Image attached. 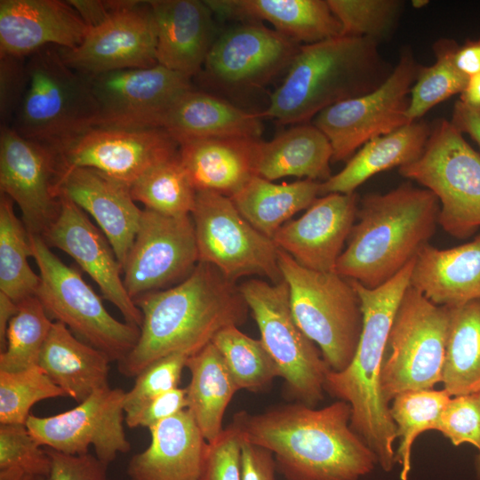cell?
<instances>
[{"instance_id": "cell-1", "label": "cell", "mask_w": 480, "mask_h": 480, "mask_svg": "<svg viewBox=\"0 0 480 480\" xmlns=\"http://www.w3.org/2000/svg\"><path fill=\"white\" fill-rule=\"evenodd\" d=\"M350 420V405L338 400L320 409L299 402L241 411L230 425L243 441L272 452L284 480H359L378 460Z\"/></svg>"}, {"instance_id": "cell-2", "label": "cell", "mask_w": 480, "mask_h": 480, "mask_svg": "<svg viewBox=\"0 0 480 480\" xmlns=\"http://www.w3.org/2000/svg\"><path fill=\"white\" fill-rule=\"evenodd\" d=\"M133 301L142 314L139 339L117 363L119 372L129 378L167 355H194L220 330L243 324L249 311L239 285L202 261L180 283Z\"/></svg>"}, {"instance_id": "cell-3", "label": "cell", "mask_w": 480, "mask_h": 480, "mask_svg": "<svg viewBox=\"0 0 480 480\" xmlns=\"http://www.w3.org/2000/svg\"><path fill=\"white\" fill-rule=\"evenodd\" d=\"M414 260L374 289L351 280L361 303L362 332L349 364L340 372L329 370L324 382V391L350 405L352 429L373 452L378 465L386 472L396 464V429L382 395L380 373L388 334L410 285Z\"/></svg>"}, {"instance_id": "cell-4", "label": "cell", "mask_w": 480, "mask_h": 480, "mask_svg": "<svg viewBox=\"0 0 480 480\" xmlns=\"http://www.w3.org/2000/svg\"><path fill=\"white\" fill-rule=\"evenodd\" d=\"M439 209L430 190L411 183L365 195L334 272L369 289L387 283L428 244Z\"/></svg>"}, {"instance_id": "cell-5", "label": "cell", "mask_w": 480, "mask_h": 480, "mask_svg": "<svg viewBox=\"0 0 480 480\" xmlns=\"http://www.w3.org/2000/svg\"><path fill=\"white\" fill-rule=\"evenodd\" d=\"M379 43L340 36L300 45L261 113L280 124H305L324 109L379 88L393 68Z\"/></svg>"}, {"instance_id": "cell-6", "label": "cell", "mask_w": 480, "mask_h": 480, "mask_svg": "<svg viewBox=\"0 0 480 480\" xmlns=\"http://www.w3.org/2000/svg\"><path fill=\"white\" fill-rule=\"evenodd\" d=\"M28 86L11 127L55 151L97 126L98 108L87 76L69 68L59 47L49 45L27 59Z\"/></svg>"}, {"instance_id": "cell-7", "label": "cell", "mask_w": 480, "mask_h": 480, "mask_svg": "<svg viewBox=\"0 0 480 480\" xmlns=\"http://www.w3.org/2000/svg\"><path fill=\"white\" fill-rule=\"evenodd\" d=\"M278 264L297 324L319 348L330 369L342 371L355 355L363 329L352 281L335 272L308 269L280 249Z\"/></svg>"}, {"instance_id": "cell-8", "label": "cell", "mask_w": 480, "mask_h": 480, "mask_svg": "<svg viewBox=\"0 0 480 480\" xmlns=\"http://www.w3.org/2000/svg\"><path fill=\"white\" fill-rule=\"evenodd\" d=\"M438 199V224L450 236L467 239L480 228V155L446 119H437L421 155L399 167Z\"/></svg>"}, {"instance_id": "cell-9", "label": "cell", "mask_w": 480, "mask_h": 480, "mask_svg": "<svg viewBox=\"0 0 480 480\" xmlns=\"http://www.w3.org/2000/svg\"><path fill=\"white\" fill-rule=\"evenodd\" d=\"M29 242L40 277L35 296L50 318L112 362L124 359L136 345L140 327L113 317L78 271L62 262L42 236L29 234Z\"/></svg>"}, {"instance_id": "cell-10", "label": "cell", "mask_w": 480, "mask_h": 480, "mask_svg": "<svg viewBox=\"0 0 480 480\" xmlns=\"http://www.w3.org/2000/svg\"><path fill=\"white\" fill-rule=\"evenodd\" d=\"M450 308L438 306L409 285L399 303L380 373L384 399L442 382Z\"/></svg>"}, {"instance_id": "cell-11", "label": "cell", "mask_w": 480, "mask_h": 480, "mask_svg": "<svg viewBox=\"0 0 480 480\" xmlns=\"http://www.w3.org/2000/svg\"><path fill=\"white\" fill-rule=\"evenodd\" d=\"M258 325L260 340L276 363L289 396L315 407L324 398L330 369L319 348L301 331L284 280L252 278L239 285Z\"/></svg>"}, {"instance_id": "cell-12", "label": "cell", "mask_w": 480, "mask_h": 480, "mask_svg": "<svg viewBox=\"0 0 480 480\" xmlns=\"http://www.w3.org/2000/svg\"><path fill=\"white\" fill-rule=\"evenodd\" d=\"M190 215L199 261L211 264L235 283L250 276L265 277L273 284L284 280L273 239L253 228L230 197L196 191Z\"/></svg>"}, {"instance_id": "cell-13", "label": "cell", "mask_w": 480, "mask_h": 480, "mask_svg": "<svg viewBox=\"0 0 480 480\" xmlns=\"http://www.w3.org/2000/svg\"><path fill=\"white\" fill-rule=\"evenodd\" d=\"M420 68L412 49L405 47L379 88L336 103L316 116L313 124L329 140L332 162L343 161L367 141L410 124L406 112Z\"/></svg>"}, {"instance_id": "cell-14", "label": "cell", "mask_w": 480, "mask_h": 480, "mask_svg": "<svg viewBox=\"0 0 480 480\" xmlns=\"http://www.w3.org/2000/svg\"><path fill=\"white\" fill-rule=\"evenodd\" d=\"M87 78L97 103V126L107 128L162 129L174 103L193 88L189 77L159 64Z\"/></svg>"}, {"instance_id": "cell-15", "label": "cell", "mask_w": 480, "mask_h": 480, "mask_svg": "<svg viewBox=\"0 0 480 480\" xmlns=\"http://www.w3.org/2000/svg\"><path fill=\"white\" fill-rule=\"evenodd\" d=\"M199 262L191 215L166 216L144 209L123 267L124 284L135 299L177 284Z\"/></svg>"}, {"instance_id": "cell-16", "label": "cell", "mask_w": 480, "mask_h": 480, "mask_svg": "<svg viewBox=\"0 0 480 480\" xmlns=\"http://www.w3.org/2000/svg\"><path fill=\"white\" fill-rule=\"evenodd\" d=\"M124 393L108 386L66 412L47 417L30 414L26 426L44 448L81 455L92 446L94 455L108 466L131 449L124 428Z\"/></svg>"}, {"instance_id": "cell-17", "label": "cell", "mask_w": 480, "mask_h": 480, "mask_svg": "<svg viewBox=\"0 0 480 480\" xmlns=\"http://www.w3.org/2000/svg\"><path fill=\"white\" fill-rule=\"evenodd\" d=\"M59 50L64 62L85 76L157 65L156 28L148 1H128L89 28L78 46Z\"/></svg>"}, {"instance_id": "cell-18", "label": "cell", "mask_w": 480, "mask_h": 480, "mask_svg": "<svg viewBox=\"0 0 480 480\" xmlns=\"http://www.w3.org/2000/svg\"><path fill=\"white\" fill-rule=\"evenodd\" d=\"M57 152L26 139L10 125L0 129V191L16 203L28 234L42 236L60 212Z\"/></svg>"}, {"instance_id": "cell-19", "label": "cell", "mask_w": 480, "mask_h": 480, "mask_svg": "<svg viewBox=\"0 0 480 480\" xmlns=\"http://www.w3.org/2000/svg\"><path fill=\"white\" fill-rule=\"evenodd\" d=\"M179 143L163 129L92 127L56 150L60 169L87 167L132 184L176 156Z\"/></svg>"}, {"instance_id": "cell-20", "label": "cell", "mask_w": 480, "mask_h": 480, "mask_svg": "<svg viewBox=\"0 0 480 480\" xmlns=\"http://www.w3.org/2000/svg\"><path fill=\"white\" fill-rule=\"evenodd\" d=\"M300 45L259 21L248 20L214 40L204 73L223 87H260L288 69Z\"/></svg>"}, {"instance_id": "cell-21", "label": "cell", "mask_w": 480, "mask_h": 480, "mask_svg": "<svg viewBox=\"0 0 480 480\" xmlns=\"http://www.w3.org/2000/svg\"><path fill=\"white\" fill-rule=\"evenodd\" d=\"M60 212L42 236L47 245L72 257L100 289L103 298L122 314L124 321L140 327L142 314L125 290L122 266L104 235L86 212L66 196H59Z\"/></svg>"}, {"instance_id": "cell-22", "label": "cell", "mask_w": 480, "mask_h": 480, "mask_svg": "<svg viewBox=\"0 0 480 480\" xmlns=\"http://www.w3.org/2000/svg\"><path fill=\"white\" fill-rule=\"evenodd\" d=\"M358 205L356 192L322 196L302 216L284 223L272 239L278 249L300 266L318 272H334L356 220Z\"/></svg>"}, {"instance_id": "cell-23", "label": "cell", "mask_w": 480, "mask_h": 480, "mask_svg": "<svg viewBox=\"0 0 480 480\" xmlns=\"http://www.w3.org/2000/svg\"><path fill=\"white\" fill-rule=\"evenodd\" d=\"M130 184L87 167L60 169L58 196H66L97 222L109 241L122 268L138 231L142 214Z\"/></svg>"}, {"instance_id": "cell-24", "label": "cell", "mask_w": 480, "mask_h": 480, "mask_svg": "<svg viewBox=\"0 0 480 480\" xmlns=\"http://www.w3.org/2000/svg\"><path fill=\"white\" fill-rule=\"evenodd\" d=\"M88 30L68 1H0V56L26 58L49 45L73 49Z\"/></svg>"}, {"instance_id": "cell-25", "label": "cell", "mask_w": 480, "mask_h": 480, "mask_svg": "<svg viewBox=\"0 0 480 480\" xmlns=\"http://www.w3.org/2000/svg\"><path fill=\"white\" fill-rule=\"evenodd\" d=\"M156 28L157 64L189 78L202 71L214 42L204 1H148Z\"/></svg>"}, {"instance_id": "cell-26", "label": "cell", "mask_w": 480, "mask_h": 480, "mask_svg": "<svg viewBox=\"0 0 480 480\" xmlns=\"http://www.w3.org/2000/svg\"><path fill=\"white\" fill-rule=\"evenodd\" d=\"M148 429L150 444L131 458L129 480H199L208 442L188 410Z\"/></svg>"}, {"instance_id": "cell-27", "label": "cell", "mask_w": 480, "mask_h": 480, "mask_svg": "<svg viewBox=\"0 0 480 480\" xmlns=\"http://www.w3.org/2000/svg\"><path fill=\"white\" fill-rule=\"evenodd\" d=\"M410 286L438 306L480 300V233L452 248L425 245L414 260Z\"/></svg>"}, {"instance_id": "cell-28", "label": "cell", "mask_w": 480, "mask_h": 480, "mask_svg": "<svg viewBox=\"0 0 480 480\" xmlns=\"http://www.w3.org/2000/svg\"><path fill=\"white\" fill-rule=\"evenodd\" d=\"M260 139L222 137L179 144V157L196 191L231 197L256 174Z\"/></svg>"}, {"instance_id": "cell-29", "label": "cell", "mask_w": 480, "mask_h": 480, "mask_svg": "<svg viewBox=\"0 0 480 480\" xmlns=\"http://www.w3.org/2000/svg\"><path fill=\"white\" fill-rule=\"evenodd\" d=\"M212 12L223 17L265 20L291 40L305 44L341 36V25L327 0H212Z\"/></svg>"}, {"instance_id": "cell-30", "label": "cell", "mask_w": 480, "mask_h": 480, "mask_svg": "<svg viewBox=\"0 0 480 480\" xmlns=\"http://www.w3.org/2000/svg\"><path fill=\"white\" fill-rule=\"evenodd\" d=\"M261 118V114L192 88L172 107L162 129L179 144L206 138L260 139L263 131Z\"/></svg>"}, {"instance_id": "cell-31", "label": "cell", "mask_w": 480, "mask_h": 480, "mask_svg": "<svg viewBox=\"0 0 480 480\" xmlns=\"http://www.w3.org/2000/svg\"><path fill=\"white\" fill-rule=\"evenodd\" d=\"M107 354L78 339L64 324L53 321L37 365L77 404L108 387Z\"/></svg>"}, {"instance_id": "cell-32", "label": "cell", "mask_w": 480, "mask_h": 480, "mask_svg": "<svg viewBox=\"0 0 480 480\" xmlns=\"http://www.w3.org/2000/svg\"><path fill=\"white\" fill-rule=\"evenodd\" d=\"M429 133L430 126L417 120L367 141L340 172L321 182L320 196L355 193L373 175L413 162L421 155Z\"/></svg>"}, {"instance_id": "cell-33", "label": "cell", "mask_w": 480, "mask_h": 480, "mask_svg": "<svg viewBox=\"0 0 480 480\" xmlns=\"http://www.w3.org/2000/svg\"><path fill=\"white\" fill-rule=\"evenodd\" d=\"M332 159L327 137L314 124H300L268 142L260 140L256 174L271 181L296 176L324 182L332 176Z\"/></svg>"}, {"instance_id": "cell-34", "label": "cell", "mask_w": 480, "mask_h": 480, "mask_svg": "<svg viewBox=\"0 0 480 480\" xmlns=\"http://www.w3.org/2000/svg\"><path fill=\"white\" fill-rule=\"evenodd\" d=\"M186 367L191 374L186 388L187 410L204 439L212 443L224 429L222 420L226 409L238 388L212 341L190 356Z\"/></svg>"}, {"instance_id": "cell-35", "label": "cell", "mask_w": 480, "mask_h": 480, "mask_svg": "<svg viewBox=\"0 0 480 480\" xmlns=\"http://www.w3.org/2000/svg\"><path fill=\"white\" fill-rule=\"evenodd\" d=\"M320 184L308 179L277 184L254 176L230 199L253 228L272 239L294 214L315 202L320 196Z\"/></svg>"}, {"instance_id": "cell-36", "label": "cell", "mask_w": 480, "mask_h": 480, "mask_svg": "<svg viewBox=\"0 0 480 480\" xmlns=\"http://www.w3.org/2000/svg\"><path fill=\"white\" fill-rule=\"evenodd\" d=\"M450 308L442 374L451 396L480 393V300Z\"/></svg>"}, {"instance_id": "cell-37", "label": "cell", "mask_w": 480, "mask_h": 480, "mask_svg": "<svg viewBox=\"0 0 480 480\" xmlns=\"http://www.w3.org/2000/svg\"><path fill=\"white\" fill-rule=\"evenodd\" d=\"M13 201L0 196V292L15 302L35 296L40 283L28 264L29 234L13 209Z\"/></svg>"}, {"instance_id": "cell-38", "label": "cell", "mask_w": 480, "mask_h": 480, "mask_svg": "<svg viewBox=\"0 0 480 480\" xmlns=\"http://www.w3.org/2000/svg\"><path fill=\"white\" fill-rule=\"evenodd\" d=\"M130 189L133 200L145 209L172 217L190 215L196 195L179 154L151 167Z\"/></svg>"}, {"instance_id": "cell-39", "label": "cell", "mask_w": 480, "mask_h": 480, "mask_svg": "<svg viewBox=\"0 0 480 480\" xmlns=\"http://www.w3.org/2000/svg\"><path fill=\"white\" fill-rule=\"evenodd\" d=\"M451 397L444 388H433L405 391L392 400L390 415L396 425V438H400L395 460L401 468V480L408 479L416 437L424 431L436 430L441 412Z\"/></svg>"}, {"instance_id": "cell-40", "label": "cell", "mask_w": 480, "mask_h": 480, "mask_svg": "<svg viewBox=\"0 0 480 480\" xmlns=\"http://www.w3.org/2000/svg\"><path fill=\"white\" fill-rule=\"evenodd\" d=\"M212 342L221 354L238 390L262 391L281 377L262 341L244 334L238 326L220 330Z\"/></svg>"}, {"instance_id": "cell-41", "label": "cell", "mask_w": 480, "mask_h": 480, "mask_svg": "<svg viewBox=\"0 0 480 480\" xmlns=\"http://www.w3.org/2000/svg\"><path fill=\"white\" fill-rule=\"evenodd\" d=\"M19 304L10 321L5 347L0 353V371L17 372L37 365L53 321L36 296Z\"/></svg>"}, {"instance_id": "cell-42", "label": "cell", "mask_w": 480, "mask_h": 480, "mask_svg": "<svg viewBox=\"0 0 480 480\" xmlns=\"http://www.w3.org/2000/svg\"><path fill=\"white\" fill-rule=\"evenodd\" d=\"M456 44L452 39H439L433 46L436 62L429 67L420 66L411 90L406 112L410 123L419 120L433 107L464 91L468 77L459 72L452 61Z\"/></svg>"}, {"instance_id": "cell-43", "label": "cell", "mask_w": 480, "mask_h": 480, "mask_svg": "<svg viewBox=\"0 0 480 480\" xmlns=\"http://www.w3.org/2000/svg\"><path fill=\"white\" fill-rule=\"evenodd\" d=\"M57 397L67 396L38 365L0 371V424L26 425L36 403Z\"/></svg>"}, {"instance_id": "cell-44", "label": "cell", "mask_w": 480, "mask_h": 480, "mask_svg": "<svg viewBox=\"0 0 480 480\" xmlns=\"http://www.w3.org/2000/svg\"><path fill=\"white\" fill-rule=\"evenodd\" d=\"M51 459L26 425L0 424V480H50Z\"/></svg>"}, {"instance_id": "cell-45", "label": "cell", "mask_w": 480, "mask_h": 480, "mask_svg": "<svg viewBox=\"0 0 480 480\" xmlns=\"http://www.w3.org/2000/svg\"><path fill=\"white\" fill-rule=\"evenodd\" d=\"M341 25V36L388 38L397 24L403 2L397 0H327Z\"/></svg>"}, {"instance_id": "cell-46", "label": "cell", "mask_w": 480, "mask_h": 480, "mask_svg": "<svg viewBox=\"0 0 480 480\" xmlns=\"http://www.w3.org/2000/svg\"><path fill=\"white\" fill-rule=\"evenodd\" d=\"M189 356L184 352L172 353L156 360L140 372L135 377L132 388L124 393V416L135 413L151 399L178 388Z\"/></svg>"}, {"instance_id": "cell-47", "label": "cell", "mask_w": 480, "mask_h": 480, "mask_svg": "<svg viewBox=\"0 0 480 480\" xmlns=\"http://www.w3.org/2000/svg\"><path fill=\"white\" fill-rule=\"evenodd\" d=\"M452 397L441 412L436 430L440 431L455 446L467 443L480 452L478 394Z\"/></svg>"}, {"instance_id": "cell-48", "label": "cell", "mask_w": 480, "mask_h": 480, "mask_svg": "<svg viewBox=\"0 0 480 480\" xmlns=\"http://www.w3.org/2000/svg\"><path fill=\"white\" fill-rule=\"evenodd\" d=\"M242 438L229 424L212 443H207L199 480H242Z\"/></svg>"}, {"instance_id": "cell-49", "label": "cell", "mask_w": 480, "mask_h": 480, "mask_svg": "<svg viewBox=\"0 0 480 480\" xmlns=\"http://www.w3.org/2000/svg\"><path fill=\"white\" fill-rule=\"evenodd\" d=\"M27 60L0 56V119L11 125L28 86Z\"/></svg>"}, {"instance_id": "cell-50", "label": "cell", "mask_w": 480, "mask_h": 480, "mask_svg": "<svg viewBox=\"0 0 480 480\" xmlns=\"http://www.w3.org/2000/svg\"><path fill=\"white\" fill-rule=\"evenodd\" d=\"M45 450L51 459L50 480H108V466L94 454L70 455Z\"/></svg>"}, {"instance_id": "cell-51", "label": "cell", "mask_w": 480, "mask_h": 480, "mask_svg": "<svg viewBox=\"0 0 480 480\" xmlns=\"http://www.w3.org/2000/svg\"><path fill=\"white\" fill-rule=\"evenodd\" d=\"M187 408V389L178 387L151 399L135 413L124 416V422L131 428H149Z\"/></svg>"}, {"instance_id": "cell-52", "label": "cell", "mask_w": 480, "mask_h": 480, "mask_svg": "<svg viewBox=\"0 0 480 480\" xmlns=\"http://www.w3.org/2000/svg\"><path fill=\"white\" fill-rule=\"evenodd\" d=\"M276 471L275 459L270 451L242 440V480H276Z\"/></svg>"}, {"instance_id": "cell-53", "label": "cell", "mask_w": 480, "mask_h": 480, "mask_svg": "<svg viewBox=\"0 0 480 480\" xmlns=\"http://www.w3.org/2000/svg\"><path fill=\"white\" fill-rule=\"evenodd\" d=\"M128 1L68 0L89 28L104 22L111 14L123 8Z\"/></svg>"}, {"instance_id": "cell-54", "label": "cell", "mask_w": 480, "mask_h": 480, "mask_svg": "<svg viewBox=\"0 0 480 480\" xmlns=\"http://www.w3.org/2000/svg\"><path fill=\"white\" fill-rule=\"evenodd\" d=\"M452 61L455 68L468 78L480 73V39L467 40L462 45L457 44Z\"/></svg>"}, {"instance_id": "cell-55", "label": "cell", "mask_w": 480, "mask_h": 480, "mask_svg": "<svg viewBox=\"0 0 480 480\" xmlns=\"http://www.w3.org/2000/svg\"><path fill=\"white\" fill-rule=\"evenodd\" d=\"M450 122L461 134H468L480 148V109L457 100Z\"/></svg>"}, {"instance_id": "cell-56", "label": "cell", "mask_w": 480, "mask_h": 480, "mask_svg": "<svg viewBox=\"0 0 480 480\" xmlns=\"http://www.w3.org/2000/svg\"><path fill=\"white\" fill-rule=\"evenodd\" d=\"M19 304L0 292V348L1 351L5 347V337L8 324L17 314Z\"/></svg>"}, {"instance_id": "cell-57", "label": "cell", "mask_w": 480, "mask_h": 480, "mask_svg": "<svg viewBox=\"0 0 480 480\" xmlns=\"http://www.w3.org/2000/svg\"><path fill=\"white\" fill-rule=\"evenodd\" d=\"M460 100L480 109V73L468 78L464 91L460 93Z\"/></svg>"}, {"instance_id": "cell-58", "label": "cell", "mask_w": 480, "mask_h": 480, "mask_svg": "<svg viewBox=\"0 0 480 480\" xmlns=\"http://www.w3.org/2000/svg\"><path fill=\"white\" fill-rule=\"evenodd\" d=\"M478 396L480 399V393H478ZM475 470L476 478L480 480V452H478V454L476 455L475 460Z\"/></svg>"}, {"instance_id": "cell-59", "label": "cell", "mask_w": 480, "mask_h": 480, "mask_svg": "<svg viewBox=\"0 0 480 480\" xmlns=\"http://www.w3.org/2000/svg\"><path fill=\"white\" fill-rule=\"evenodd\" d=\"M428 3V1H427V0H413V1H412V4L415 8H421L422 6H425Z\"/></svg>"}]
</instances>
